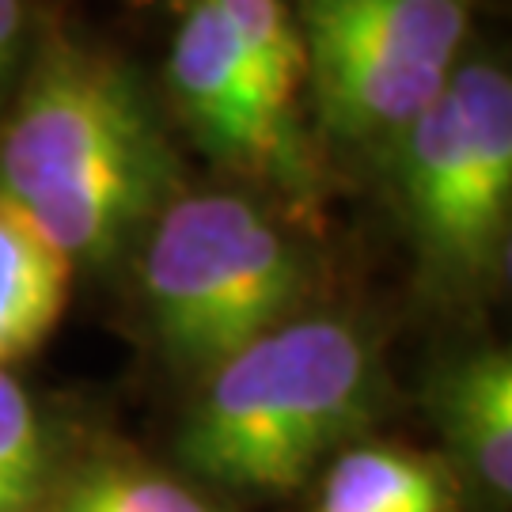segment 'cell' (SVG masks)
<instances>
[{
	"mask_svg": "<svg viewBox=\"0 0 512 512\" xmlns=\"http://www.w3.org/2000/svg\"><path fill=\"white\" fill-rule=\"evenodd\" d=\"M61 512H213L202 497L141 467H103L76 486Z\"/></svg>",
	"mask_w": 512,
	"mask_h": 512,
	"instance_id": "cell-12",
	"label": "cell"
},
{
	"mask_svg": "<svg viewBox=\"0 0 512 512\" xmlns=\"http://www.w3.org/2000/svg\"><path fill=\"white\" fill-rule=\"evenodd\" d=\"M380 361L346 319H285L209 368L179 440L198 475L293 494L380 414Z\"/></svg>",
	"mask_w": 512,
	"mask_h": 512,
	"instance_id": "cell-2",
	"label": "cell"
},
{
	"mask_svg": "<svg viewBox=\"0 0 512 512\" xmlns=\"http://www.w3.org/2000/svg\"><path fill=\"white\" fill-rule=\"evenodd\" d=\"M23 0H0V88L23 50Z\"/></svg>",
	"mask_w": 512,
	"mask_h": 512,
	"instance_id": "cell-13",
	"label": "cell"
},
{
	"mask_svg": "<svg viewBox=\"0 0 512 512\" xmlns=\"http://www.w3.org/2000/svg\"><path fill=\"white\" fill-rule=\"evenodd\" d=\"M73 262L0 205V368L27 357L57 327Z\"/></svg>",
	"mask_w": 512,
	"mask_h": 512,
	"instance_id": "cell-8",
	"label": "cell"
},
{
	"mask_svg": "<svg viewBox=\"0 0 512 512\" xmlns=\"http://www.w3.org/2000/svg\"><path fill=\"white\" fill-rule=\"evenodd\" d=\"M171 92L205 152L224 164L270 171L289 186L304 183L296 118L262 95L213 0H194L175 31Z\"/></svg>",
	"mask_w": 512,
	"mask_h": 512,
	"instance_id": "cell-6",
	"label": "cell"
},
{
	"mask_svg": "<svg viewBox=\"0 0 512 512\" xmlns=\"http://www.w3.org/2000/svg\"><path fill=\"white\" fill-rule=\"evenodd\" d=\"M319 512H448V486L433 463L365 444L330 463Z\"/></svg>",
	"mask_w": 512,
	"mask_h": 512,
	"instance_id": "cell-9",
	"label": "cell"
},
{
	"mask_svg": "<svg viewBox=\"0 0 512 512\" xmlns=\"http://www.w3.org/2000/svg\"><path fill=\"white\" fill-rule=\"evenodd\" d=\"M304 293L296 247L255 202L194 194L156 217L145 296L160 346L190 368H217L281 327Z\"/></svg>",
	"mask_w": 512,
	"mask_h": 512,
	"instance_id": "cell-3",
	"label": "cell"
},
{
	"mask_svg": "<svg viewBox=\"0 0 512 512\" xmlns=\"http://www.w3.org/2000/svg\"><path fill=\"white\" fill-rule=\"evenodd\" d=\"M475 0H296L304 73L338 137L403 133L452 80Z\"/></svg>",
	"mask_w": 512,
	"mask_h": 512,
	"instance_id": "cell-5",
	"label": "cell"
},
{
	"mask_svg": "<svg viewBox=\"0 0 512 512\" xmlns=\"http://www.w3.org/2000/svg\"><path fill=\"white\" fill-rule=\"evenodd\" d=\"M179 160L137 76L57 46L0 129V205L69 262H110L171 205Z\"/></svg>",
	"mask_w": 512,
	"mask_h": 512,
	"instance_id": "cell-1",
	"label": "cell"
},
{
	"mask_svg": "<svg viewBox=\"0 0 512 512\" xmlns=\"http://www.w3.org/2000/svg\"><path fill=\"white\" fill-rule=\"evenodd\" d=\"M406 224L425 266L452 285L501 270L512 220V84L459 65L444 92L391 137Z\"/></svg>",
	"mask_w": 512,
	"mask_h": 512,
	"instance_id": "cell-4",
	"label": "cell"
},
{
	"mask_svg": "<svg viewBox=\"0 0 512 512\" xmlns=\"http://www.w3.org/2000/svg\"><path fill=\"white\" fill-rule=\"evenodd\" d=\"M437 414L459 463L490 501L512 494V361L505 349L463 357L440 384Z\"/></svg>",
	"mask_w": 512,
	"mask_h": 512,
	"instance_id": "cell-7",
	"label": "cell"
},
{
	"mask_svg": "<svg viewBox=\"0 0 512 512\" xmlns=\"http://www.w3.org/2000/svg\"><path fill=\"white\" fill-rule=\"evenodd\" d=\"M213 8L262 95L281 114H293L296 88L304 76V42L289 8L281 0H213Z\"/></svg>",
	"mask_w": 512,
	"mask_h": 512,
	"instance_id": "cell-10",
	"label": "cell"
},
{
	"mask_svg": "<svg viewBox=\"0 0 512 512\" xmlns=\"http://www.w3.org/2000/svg\"><path fill=\"white\" fill-rule=\"evenodd\" d=\"M50 452L27 391L0 368V512H31L46 482Z\"/></svg>",
	"mask_w": 512,
	"mask_h": 512,
	"instance_id": "cell-11",
	"label": "cell"
}]
</instances>
